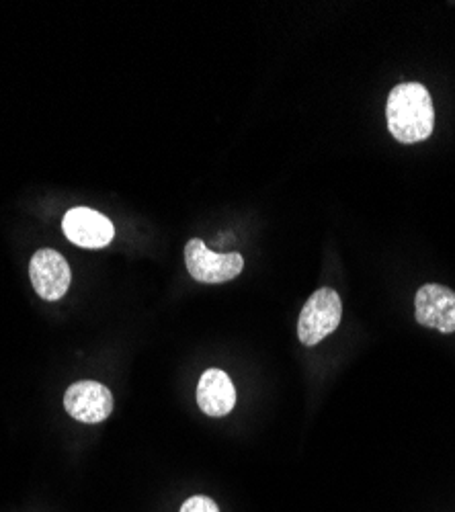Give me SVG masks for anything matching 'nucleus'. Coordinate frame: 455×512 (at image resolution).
Returning a JSON list of instances; mask_svg holds the SVG:
<instances>
[{
    "label": "nucleus",
    "mask_w": 455,
    "mask_h": 512,
    "mask_svg": "<svg viewBox=\"0 0 455 512\" xmlns=\"http://www.w3.org/2000/svg\"><path fill=\"white\" fill-rule=\"evenodd\" d=\"M343 318V302L341 295L330 289L322 287L314 291L308 302L304 304V310L300 314L298 322V336L306 347L318 345L328 334H333Z\"/></svg>",
    "instance_id": "f03ea898"
},
{
    "label": "nucleus",
    "mask_w": 455,
    "mask_h": 512,
    "mask_svg": "<svg viewBox=\"0 0 455 512\" xmlns=\"http://www.w3.org/2000/svg\"><path fill=\"white\" fill-rule=\"evenodd\" d=\"M66 412L87 424L103 422L113 412L111 392L97 381H78L72 383L64 396Z\"/></svg>",
    "instance_id": "0eeeda50"
},
{
    "label": "nucleus",
    "mask_w": 455,
    "mask_h": 512,
    "mask_svg": "<svg viewBox=\"0 0 455 512\" xmlns=\"http://www.w3.org/2000/svg\"><path fill=\"white\" fill-rule=\"evenodd\" d=\"M185 263L189 275L199 283H224L238 277L244 269V259L240 252H212L203 240L193 238L185 246Z\"/></svg>",
    "instance_id": "7ed1b4c3"
},
{
    "label": "nucleus",
    "mask_w": 455,
    "mask_h": 512,
    "mask_svg": "<svg viewBox=\"0 0 455 512\" xmlns=\"http://www.w3.org/2000/svg\"><path fill=\"white\" fill-rule=\"evenodd\" d=\"M31 285L46 302H58L70 287V267L64 256L52 248H41L29 263Z\"/></svg>",
    "instance_id": "20e7f679"
},
{
    "label": "nucleus",
    "mask_w": 455,
    "mask_h": 512,
    "mask_svg": "<svg viewBox=\"0 0 455 512\" xmlns=\"http://www.w3.org/2000/svg\"><path fill=\"white\" fill-rule=\"evenodd\" d=\"M181 512H220V510H218V504L212 498L193 496L181 506Z\"/></svg>",
    "instance_id": "1a4fd4ad"
},
{
    "label": "nucleus",
    "mask_w": 455,
    "mask_h": 512,
    "mask_svg": "<svg viewBox=\"0 0 455 512\" xmlns=\"http://www.w3.org/2000/svg\"><path fill=\"white\" fill-rule=\"evenodd\" d=\"M388 130L400 144L427 140L435 127V107L429 91L419 82H404L392 89L386 105Z\"/></svg>",
    "instance_id": "f257e3e1"
},
{
    "label": "nucleus",
    "mask_w": 455,
    "mask_h": 512,
    "mask_svg": "<svg viewBox=\"0 0 455 512\" xmlns=\"http://www.w3.org/2000/svg\"><path fill=\"white\" fill-rule=\"evenodd\" d=\"M417 322L425 328H435L441 334L455 332V291L445 285L427 283L415 297Z\"/></svg>",
    "instance_id": "39448f33"
},
{
    "label": "nucleus",
    "mask_w": 455,
    "mask_h": 512,
    "mask_svg": "<svg viewBox=\"0 0 455 512\" xmlns=\"http://www.w3.org/2000/svg\"><path fill=\"white\" fill-rule=\"evenodd\" d=\"M197 404L208 416H228L236 404V390L228 373L222 369L205 371L197 386Z\"/></svg>",
    "instance_id": "6e6552de"
},
{
    "label": "nucleus",
    "mask_w": 455,
    "mask_h": 512,
    "mask_svg": "<svg viewBox=\"0 0 455 512\" xmlns=\"http://www.w3.org/2000/svg\"><path fill=\"white\" fill-rule=\"evenodd\" d=\"M62 228L66 238L80 248H105L115 236L111 220L89 207L70 209L62 220Z\"/></svg>",
    "instance_id": "423d86ee"
}]
</instances>
